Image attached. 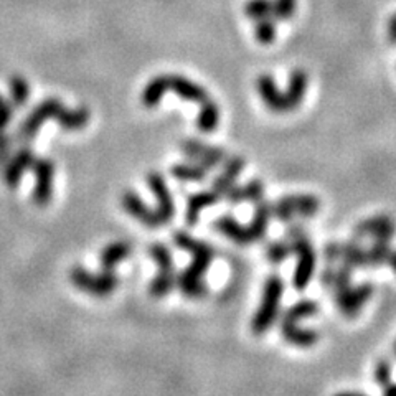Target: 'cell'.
<instances>
[{"label": "cell", "mask_w": 396, "mask_h": 396, "mask_svg": "<svg viewBox=\"0 0 396 396\" xmlns=\"http://www.w3.org/2000/svg\"><path fill=\"white\" fill-rule=\"evenodd\" d=\"M309 78L307 73L301 68H296L289 76V83L286 89V99L289 111H296L301 103L306 98V91H307Z\"/></svg>", "instance_id": "obj_20"}, {"label": "cell", "mask_w": 396, "mask_h": 396, "mask_svg": "<svg viewBox=\"0 0 396 396\" xmlns=\"http://www.w3.org/2000/svg\"><path fill=\"white\" fill-rule=\"evenodd\" d=\"M206 173H209V171L197 162L177 163V166L172 167V175L180 182H204Z\"/></svg>", "instance_id": "obj_29"}, {"label": "cell", "mask_w": 396, "mask_h": 396, "mask_svg": "<svg viewBox=\"0 0 396 396\" xmlns=\"http://www.w3.org/2000/svg\"><path fill=\"white\" fill-rule=\"evenodd\" d=\"M292 245V254L297 256V266L294 271V287L299 291H304L314 278V271H316V251L314 246L309 241L307 235L296 236V238H287Z\"/></svg>", "instance_id": "obj_4"}, {"label": "cell", "mask_w": 396, "mask_h": 396, "mask_svg": "<svg viewBox=\"0 0 396 396\" xmlns=\"http://www.w3.org/2000/svg\"><path fill=\"white\" fill-rule=\"evenodd\" d=\"M297 0H273V17L274 20L286 22L291 20L296 13Z\"/></svg>", "instance_id": "obj_37"}, {"label": "cell", "mask_w": 396, "mask_h": 396, "mask_svg": "<svg viewBox=\"0 0 396 396\" xmlns=\"http://www.w3.org/2000/svg\"><path fill=\"white\" fill-rule=\"evenodd\" d=\"M284 292L283 279L273 274L266 279L263 289V301L258 311H256L253 322H251V330L254 335H264L276 322L279 306H281V297Z\"/></svg>", "instance_id": "obj_1"}, {"label": "cell", "mask_w": 396, "mask_h": 396, "mask_svg": "<svg viewBox=\"0 0 396 396\" xmlns=\"http://www.w3.org/2000/svg\"><path fill=\"white\" fill-rule=\"evenodd\" d=\"M318 312V304L311 301V299H304V301H299L287 309L286 312L283 314L281 321H291V322H299L302 318L311 317L314 314Z\"/></svg>", "instance_id": "obj_31"}, {"label": "cell", "mask_w": 396, "mask_h": 396, "mask_svg": "<svg viewBox=\"0 0 396 396\" xmlns=\"http://www.w3.org/2000/svg\"><path fill=\"white\" fill-rule=\"evenodd\" d=\"M340 261L347 266H350L352 269L359 268V269H370L369 266V253H366L365 248L357 243V240L354 238L352 241H347V243H342V256Z\"/></svg>", "instance_id": "obj_25"}, {"label": "cell", "mask_w": 396, "mask_h": 396, "mask_svg": "<svg viewBox=\"0 0 396 396\" xmlns=\"http://www.w3.org/2000/svg\"><path fill=\"white\" fill-rule=\"evenodd\" d=\"M375 380L381 388L391 383V364L388 360H380L375 369Z\"/></svg>", "instance_id": "obj_39"}, {"label": "cell", "mask_w": 396, "mask_h": 396, "mask_svg": "<svg viewBox=\"0 0 396 396\" xmlns=\"http://www.w3.org/2000/svg\"><path fill=\"white\" fill-rule=\"evenodd\" d=\"M168 91V75L154 76V78L146 85V88L142 89L141 101L147 109L157 108L163 96Z\"/></svg>", "instance_id": "obj_23"}, {"label": "cell", "mask_w": 396, "mask_h": 396, "mask_svg": "<svg viewBox=\"0 0 396 396\" xmlns=\"http://www.w3.org/2000/svg\"><path fill=\"white\" fill-rule=\"evenodd\" d=\"M130 254V245L128 241H114L108 246H104L101 251V268L103 271H114L120 261H124Z\"/></svg>", "instance_id": "obj_22"}, {"label": "cell", "mask_w": 396, "mask_h": 396, "mask_svg": "<svg viewBox=\"0 0 396 396\" xmlns=\"http://www.w3.org/2000/svg\"><path fill=\"white\" fill-rule=\"evenodd\" d=\"M120 204H123L124 210L128 211V214L132 216V218L141 221V223L144 226H147V228L154 230V228H161V226H163V221L161 220V216H159L157 210L149 209V206L144 204L142 198L139 197L137 193L124 192Z\"/></svg>", "instance_id": "obj_10"}, {"label": "cell", "mask_w": 396, "mask_h": 396, "mask_svg": "<svg viewBox=\"0 0 396 396\" xmlns=\"http://www.w3.org/2000/svg\"><path fill=\"white\" fill-rule=\"evenodd\" d=\"M281 334L284 340L289 342L291 345L301 347V349H309V347L316 345L318 340V334L312 328H302L297 326V322L291 321H281Z\"/></svg>", "instance_id": "obj_17"}, {"label": "cell", "mask_w": 396, "mask_h": 396, "mask_svg": "<svg viewBox=\"0 0 396 396\" xmlns=\"http://www.w3.org/2000/svg\"><path fill=\"white\" fill-rule=\"evenodd\" d=\"M89 120V111L86 108H78V109H63L60 118L56 119V123L61 125L63 129L68 130H76L83 129Z\"/></svg>", "instance_id": "obj_30"}, {"label": "cell", "mask_w": 396, "mask_h": 396, "mask_svg": "<svg viewBox=\"0 0 396 396\" xmlns=\"http://www.w3.org/2000/svg\"><path fill=\"white\" fill-rule=\"evenodd\" d=\"M340 256H342V243H328L326 248H323V258L327 259V263H337V261H340Z\"/></svg>", "instance_id": "obj_41"}, {"label": "cell", "mask_w": 396, "mask_h": 396, "mask_svg": "<svg viewBox=\"0 0 396 396\" xmlns=\"http://www.w3.org/2000/svg\"><path fill=\"white\" fill-rule=\"evenodd\" d=\"M218 124H220V109L215 101H211L209 98L200 104V113H198V118H197V128L200 129L202 132L209 134V132H214V130L218 128Z\"/></svg>", "instance_id": "obj_26"}, {"label": "cell", "mask_w": 396, "mask_h": 396, "mask_svg": "<svg viewBox=\"0 0 396 396\" xmlns=\"http://www.w3.org/2000/svg\"><path fill=\"white\" fill-rule=\"evenodd\" d=\"M12 116H13L12 106L0 96V130H4L8 124H11Z\"/></svg>", "instance_id": "obj_40"}, {"label": "cell", "mask_w": 396, "mask_h": 396, "mask_svg": "<svg viewBox=\"0 0 396 396\" xmlns=\"http://www.w3.org/2000/svg\"><path fill=\"white\" fill-rule=\"evenodd\" d=\"M214 228L218 231V233L225 235L226 238H230L233 243H238V245L254 243L248 226L241 225L240 221H236L233 216H230V215L216 218L214 221Z\"/></svg>", "instance_id": "obj_15"}, {"label": "cell", "mask_w": 396, "mask_h": 396, "mask_svg": "<svg viewBox=\"0 0 396 396\" xmlns=\"http://www.w3.org/2000/svg\"><path fill=\"white\" fill-rule=\"evenodd\" d=\"M373 284L364 283L357 287H345L342 291L335 292V304L339 307V311L344 314L345 317H355L359 316L361 307L365 306L366 301H370V297L373 296Z\"/></svg>", "instance_id": "obj_7"}, {"label": "cell", "mask_w": 396, "mask_h": 396, "mask_svg": "<svg viewBox=\"0 0 396 396\" xmlns=\"http://www.w3.org/2000/svg\"><path fill=\"white\" fill-rule=\"evenodd\" d=\"M149 254H151V258L154 261H156L159 268V276L175 278V266H173L172 253L166 245L162 243L152 245L151 249H149Z\"/></svg>", "instance_id": "obj_28"}, {"label": "cell", "mask_w": 396, "mask_h": 396, "mask_svg": "<svg viewBox=\"0 0 396 396\" xmlns=\"http://www.w3.org/2000/svg\"><path fill=\"white\" fill-rule=\"evenodd\" d=\"M396 233V225L388 215H376L369 220H364L355 226L354 238H365V236H373V240H390Z\"/></svg>", "instance_id": "obj_11"}, {"label": "cell", "mask_w": 396, "mask_h": 396, "mask_svg": "<svg viewBox=\"0 0 396 396\" xmlns=\"http://www.w3.org/2000/svg\"><path fill=\"white\" fill-rule=\"evenodd\" d=\"M8 154H11V139L4 130H0V163L7 161Z\"/></svg>", "instance_id": "obj_42"}, {"label": "cell", "mask_w": 396, "mask_h": 396, "mask_svg": "<svg viewBox=\"0 0 396 396\" xmlns=\"http://www.w3.org/2000/svg\"><path fill=\"white\" fill-rule=\"evenodd\" d=\"M271 218H273L271 202H266V200L258 202V204H256L253 220H251V223L248 225L251 236H253V241H259L261 238H264L269 226V220Z\"/></svg>", "instance_id": "obj_21"}, {"label": "cell", "mask_w": 396, "mask_h": 396, "mask_svg": "<svg viewBox=\"0 0 396 396\" xmlns=\"http://www.w3.org/2000/svg\"><path fill=\"white\" fill-rule=\"evenodd\" d=\"M173 241H175L178 248L190 253L192 258H195V256H211V258H215V249L210 245H206L205 241L192 238L185 231H177L175 236H173Z\"/></svg>", "instance_id": "obj_27"}, {"label": "cell", "mask_w": 396, "mask_h": 396, "mask_svg": "<svg viewBox=\"0 0 396 396\" xmlns=\"http://www.w3.org/2000/svg\"><path fill=\"white\" fill-rule=\"evenodd\" d=\"M8 88H11L13 104L18 106V108H22L28 101V98H30V85H28V81L22 78V76H12L11 81H8Z\"/></svg>", "instance_id": "obj_35"}, {"label": "cell", "mask_w": 396, "mask_h": 396, "mask_svg": "<svg viewBox=\"0 0 396 396\" xmlns=\"http://www.w3.org/2000/svg\"><path fill=\"white\" fill-rule=\"evenodd\" d=\"M147 185L151 188L154 195H156L157 200V214L161 216V220L163 221V225H167L168 221L173 220L175 216V204H173V197L171 190H168V185L159 172H149L147 173Z\"/></svg>", "instance_id": "obj_9"}, {"label": "cell", "mask_w": 396, "mask_h": 396, "mask_svg": "<svg viewBox=\"0 0 396 396\" xmlns=\"http://www.w3.org/2000/svg\"><path fill=\"white\" fill-rule=\"evenodd\" d=\"M276 22H274V17H266L263 20L256 22L254 27V37L261 45H271V43L276 40Z\"/></svg>", "instance_id": "obj_34"}, {"label": "cell", "mask_w": 396, "mask_h": 396, "mask_svg": "<svg viewBox=\"0 0 396 396\" xmlns=\"http://www.w3.org/2000/svg\"><path fill=\"white\" fill-rule=\"evenodd\" d=\"M70 278L76 287L96 297L109 296L119 286V279L114 271H101L99 274H93L78 266L71 269Z\"/></svg>", "instance_id": "obj_3"}, {"label": "cell", "mask_w": 396, "mask_h": 396, "mask_svg": "<svg viewBox=\"0 0 396 396\" xmlns=\"http://www.w3.org/2000/svg\"><path fill=\"white\" fill-rule=\"evenodd\" d=\"M168 91L175 93L178 98L197 104H202L209 99V93L204 86L193 83V81L180 75H168Z\"/></svg>", "instance_id": "obj_13"}, {"label": "cell", "mask_w": 396, "mask_h": 396, "mask_svg": "<svg viewBox=\"0 0 396 396\" xmlns=\"http://www.w3.org/2000/svg\"><path fill=\"white\" fill-rule=\"evenodd\" d=\"M391 251L393 249H391L390 240H373V245L370 246V249H366V253H369V266L378 268L383 263H388Z\"/></svg>", "instance_id": "obj_32"}, {"label": "cell", "mask_w": 396, "mask_h": 396, "mask_svg": "<svg viewBox=\"0 0 396 396\" xmlns=\"http://www.w3.org/2000/svg\"><path fill=\"white\" fill-rule=\"evenodd\" d=\"M63 104L60 99L48 98L37 106L35 109L28 114V118L23 120L20 129H18V139L23 142L32 141L37 136L38 129L47 123L48 119H58L63 113Z\"/></svg>", "instance_id": "obj_5"}, {"label": "cell", "mask_w": 396, "mask_h": 396, "mask_svg": "<svg viewBox=\"0 0 396 396\" xmlns=\"http://www.w3.org/2000/svg\"><path fill=\"white\" fill-rule=\"evenodd\" d=\"M243 187H245L246 202L258 204V202L264 200V185H263V182L258 180V178H253V180H249Z\"/></svg>", "instance_id": "obj_38"}, {"label": "cell", "mask_w": 396, "mask_h": 396, "mask_svg": "<svg viewBox=\"0 0 396 396\" xmlns=\"http://www.w3.org/2000/svg\"><path fill=\"white\" fill-rule=\"evenodd\" d=\"M35 171V188H33V202L38 206L50 204L53 195V178H55V163L50 159H37L33 162Z\"/></svg>", "instance_id": "obj_8"}, {"label": "cell", "mask_w": 396, "mask_h": 396, "mask_svg": "<svg viewBox=\"0 0 396 396\" xmlns=\"http://www.w3.org/2000/svg\"><path fill=\"white\" fill-rule=\"evenodd\" d=\"M245 168V159L243 157H230L226 159L223 172L215 178L214 190L218 193L220 197H223L226 192L236 183V178L241 175Z\"/></svg>", "instance_id": "obj_18"}, {"label": "cell", "mask_w": 396, "mask_h": 396, "mask_svg": "<svg viewBox=\"0 0 396 396\" xmlns=\"http://www.w3.org/2000/svg\"><path fill=\"white\" fill-rule=\"evenodd\" d=\"M33 162H35V156H33L30 149L28 147L20 149V151L11 159V162H8L7 166V171H6L7 185L11 188H16L18 185V182H20L23 172H25L28 167H32Z\"/></svg>", "instance_id": "obj_19"}, {"label": "cell", "mask_w": 396, "mask_h": 396, "mask_svg": "<svg viewBox=\"0 0 396 396\" xmlns=\"http://www.w3.org/2000/svg\"><path fill=\"white\" fill-rule=\"evenodd\" d=\"M271 205L274 218L284 223L294 218H311L321 210V200L314 195H286Z\"/></svg>", "instance_id": "obj_2"}, {"label": "cell", "mask_w": 396, "mask_h": 396, "mask_svg": "<svg viewBox=\"0 0 396 396\" xmlns=\"http://www.w3.org/2000/svg\"><path fill=\"white\" fill-rule=\"evenodd\" d=\"M291 254H292V245L287 238H284L283 241H274V243L268 246V251H266L268 259L271 261L273 264H281L283 261H286Z\"/></svg>", "instance_id": "obj_36"}, {"label": "cell", "mask_w": 396, "mask_h": 396, "mask_svg": "<svg viewBox=\"0 0 396 396\" xmlns=\"http://www.w3.org/2000/svg\"><path fill=\"white\" fill-rule=\"evenodd\" d=\"M256 88H258L261 99H263V103L266 104V108L269 111H273V113H278V114L289 113L286 93H283V91L278 88L276 83H274L273 76L261 75L258 81H256Z\"/></svg>", "instance_id": "obj_12"}, {"label": "cell", "mask_w": 396, "mask_h": 396, "mask_svg": "<svg viewBox=\"0 0 396 396\" xmlns=\"http://www.w3.org/2000/svg\"><path fill=\"white\" fill-rule=\"evenodd\" d=\"M388 264L391 266V269L396 273V251H391L390 258H388Z\"/></svg>", "instance_id": "obj_44"}, {"label": "cell", "mask_w": 396, "mask_h": 396, "mask_svg": "<svg viewBox=\"0 0 396 396\" xmlns=\"http://www.w3.org/2000/svg\"><path fill=\"white\" fill-rule=\"evenodd\" d=\"M383 391L386 395H390V396H393V395H396V385L395 383H390V385H386L385 388H383Z\"/></svg>", "instance_id": "obj_45"}, {"label": "cell", "mask_w": 396, "mask_h": 396, "mask_svg": "<svg viewBox=\"0 0 396 396\" xmlns=\"http://www.w3.org/2000/svg\"><path fill=\"white\" fill-rule=\"evenodd\" d=\"M220 200L221 197L214 190V188H211V190L193 193V195L188 197V202H187V214H185L187 223L190 226L197 225L198 220H200L202 210L206 209V206L216 205Z\"/></svg>", "instance_id": "obj_16"}, {"label": "cell", "mask_w": 396, "mask_h": 396, "mask_svg": "<svg viewBox=\"0 0 396 396\" xmlns=\"http://www.w3.org/2000/svg\"><path fill=\"white\" fill-rule=\"evenodd\" d=\"M388 38L393 45H396V13L391 17V20L388 23Z\"/></svg>", "instance_id": "obj_43"}, {"label": "cell", "mask_w": 396, "mask_h": 396, "mask_svg": "<svg viewBox=\"0 0 396 396\" xmlns=\"http://www.w3.org/2000/svg\"><path fill=\"white\" fill-rule=\"evenodd\" d=\"M180 151L183 152V156L188 157V161L200 163L202 167L206 168V171L216 168L220 163H225L226 159H228L226 152L221 147L209 146V144L197 141V139H187V141H182Z\"/></svg>", "instance_id": "obj_6"}, {"label": "cell", "mask_w": 396, "mask_h": 396, "mask_svg": "<svg viewBox=\"0 0 396 396\" xmlns=\"http://www.w3.org/2000/svg\"><path fill=\"white\" fill-rule=\"evenodd\" d=\"M205 273L198 271L192 264L177 276V286L180 287L183 296L190 299H202L209 294V287L204 281Z\"/></svg>", "instance_id": "obj_14"}, {"label": "cell", "mask_w": 396, "mask_h": 396, "mask_svg": "<svg viewBox=\"0 0 396 396\" xmlns=\"http://www.w3.org/2000/svg\"><path fill=\"white\" fill-rule=\"evenodd\" d=\"M321 281L323 284V287L332 289V291H342V289L349 287L352 283V268L347 266V264H340L339 268H327L326 271L322 273Z\"/></svg>", "instance_id": "obj_24"}, {"label": "cell", "mask_w": 396, "mask_h": 396, "mask_svg": "<svg viewBox=\"0 0 396 396\" xmlns=\"http://www.w3.org/2000/svg\"><path fill=\"white\" fill-rule=\"evenodd\" d=\"M245 16L254 22L273 17V0H248L245 6Z\"/></svg>", "instance_id": "obj_33"}]
</instances>
